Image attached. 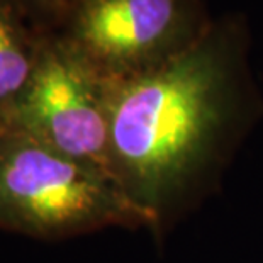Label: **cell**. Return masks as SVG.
Here are the masks:
<instances>
[{
  "mask_svg": "<svg viewBox=\"0 0 263 263\" xmlns=\"http://www.w3.org/2000/svg\"><path fill=\"white\" fill-rule=\"evenodd\" d=\"M104 90L112 175L161 241L219 189L263 117L248 26L241 15L212 19L185 51Z\"/></svg>",
  "mask_w": 263,
  "mask_h": 263,
  "instance_id": "6da1fadb",
  "label": "cell"
},
{
  "mask_svg": "<svg viewBox=\"0 0 263 263\" xmlns=\"http://www.w3.org/2000/svg\"><path fill=\"white\" fill-rule=\"evenodd\" d=\"M27 15H36L46 24L60 26L70 10L71 0H19Z\"/></svg>",
  "mask_w": 263,
  "mask_h": 263,
  "instance_id": "8992f818",
  "label": "cell"
},
{
  "mask_svg": "<svg viewBox=\"0 0 263 263\" xmlns=\"http://www.w3.org/2000/svg\"><path fill=\"white\" fill-rule=\"evenodd\" d=\"M202 0H73L54 32L104 82L158 68L211 26Z\"/></svg>",
  "mask_w": 263,
  "mask_h": 263,
  "instance_id": "3957f363",
  "label": "cell"
},
{
  "mask_svg": "<svg viewBox=\"0 0 263 263\" xmlns=\"http://www.w3.org/2000/svg\"><path fill=\"white\" fill-rule=\"evenodd\" d=\"M19 0H0V121L31 80L46 32H34Z\"/></svg>",
  "mask_w": 263,
  "mask_h": 263,
  "instance_id": "5b68a950",
  "label": "cell"
},
{
  "mask_svg": "<svg viewBox=\"0 0 263 263\" xmlns=\"http://www.w3.org/2000/svg\"><path fill=\"white\" fill-rule=\"evenodd\" d=\"M0 126L31 134L116 182L104 82L51 31L43 37L29 83Z\"/></svg>",
  "mask_w": 263,
  "mask_h": 263,
  "instance_id": "277c9868",
  "label": "cell"
},
{
  "mask_svg": "<svg viewBox=\"0 0 263 263\" xmlns=\"http://www.w3.org/2000/svg\"><path fill=\"white\" fill-rule=\"evenodd\" d=\"M114 226L149 229L151 221L104 172L0 126V228L63 239Z\"/></svg>",
  "mask_w": 263,
  "mask_h": 263,
  "instance_id": "7a4b0ae2",
  "label": "cell"
},
{
  "mask_svg": "<svg viewBox=\"0 0 263 263\" xmlns=\"http://www.w3.org/2000/svg\"><path fill=\"white\" fill-rule=\"evenodd\" d=\"M71 4H73V0H71ZM70 7H71V5H70Z\"/></svg>",
  "mask_w": 263,
  "mask_h": 263,
  "instance_id": "52a82bcc",
  "label": "cell"
}]
</instances>
